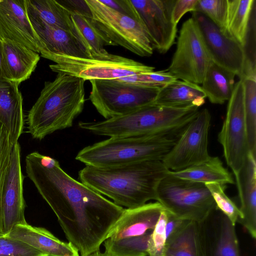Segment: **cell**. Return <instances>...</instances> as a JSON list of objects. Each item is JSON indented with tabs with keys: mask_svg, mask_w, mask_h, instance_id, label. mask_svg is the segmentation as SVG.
<instances>
[{
	"mask_svg": "<svg viewBox=\"0 0 256 256\" xmlns=\"http://www.w3.org/2000/svg\"><path fill=\"white\" fill-rule=\"evenodd\" d=\"M25 162L28 177L55 214L68 242L80 256L100 250L124 208L74 179L54 158L34 152Z\"/></svg>",
	"mask_w": 256,
	"mask_h": 256,
	"instance_id": "1",
	"label": "cell"
},
{
	"mask_svg": "<svg viewBox=\"0 0 256 256\" xmlns=\"http://www.w3.org/2000/svg\"><path fill=\"white\" fill-rule=\"evenodd\" d=\"M168 172L160 160L106 168L86 166L79 171L78 178L116 205L133 208L156 200L158 186Z\"/></svg>",
	"mask_w": 256,
	"mask_h": 256,
	"instance_id": "2",
	"label": "cell"
},
{
	"mask_svg": "<svg viewBox=\"0 0 256 256\" xmlns=\"http://www.w3.org/2000/svg\"><path fill=\"white\" fill-rule=\"evenodd\" d=\"M85 80L58 73L52 82H45L40 95L29 110L28 132L42 140L59 130L72 126L82 112Z\"/></svg>",
	"mask_w": 256,
	"mask_h": 256,
	"instance_id": "3",
	"label": "cell"
},
{
	"mask_svg": "<svg viewBox=\"0 0 256 256\" xmlns=\"http://www.w3.org/2000/svg\"><path fill=\"white\" fill-rule=\"evenodd\" d=\"M196 106L151 104L128 114L99 122H80V128L110 138L142 136L182 131L198 112Z\"/></svg>",
	"mask_w": 256,
	"mask_h": 256,
	"instance_id": "4",
	"label": "cell"
},
{
	"mask_svg": "<svg viewBox=\"0 0 256 256\" xmlns=\"http://www.w3.org/2000/svg\"><path fill=\"white\" fill-rule=\"evenodd\" d=\"M110 138L82 149L76 156L86 166L106 168L146 161H162L181 132Z\"/></svg>",
	"mask_w": 256,
	"mask_h": 256,
	"instance_id": "5",
	"label": "cell"
},
{
	"mask_svg": "<svg viewBox=\"0 0 256 256\" xmlns=\"http://www.w3.org/2000/svg\"><path fill=\"white\" fill-rule=\"evenodd\" d=\"M41 56L55 63L50 69L85 80H116L154 71V67L108 52L105 49L87 56H72L43 52Z\"/></svg>",
	"mask_w": 256,
	"mask_h": 256,
	"instance_id": "6",
	"label": "cell"
},
{
	"mask_svg": "<svg viewBox=\"0 0 256 256\" xmlns=\"http://www.w3.org/2000/svg\"><path fill=\"white\" fill-rule=\"evenodd\" d=\"M156 200L178 218L198 223L204 222L216 210L204 184L180 178L170 170L158 186Z\"/></svg>",
	"mask_w": 256,
	"mask_h": 256,
	"instance_id": "7",
	"label": "cell"
},
{
	"mask_svg": "<svg viewBox=\"0 0 256 256\" xmlns=\"http://www.w3.org/2000/svg\"><path fill=\"white\" fill-rule=\"evenodd\" d=\"M89 99L106 120L121 116L152 104L160 88L116 80L90 81Z\"/></svg>",
	"mask_w": 256,
	"mask_h": 256,
	"instance_id": "8",
	"label": "cell"
},
{
	"mask_svg": "<svg viewBox=\"0 0 256 256\" xmlns=\"http://www.w3.org/2000/svg\"><path fill=\"white\" fill-rule=\"evenodd\" d=\"M212 60L196 20L183 22L176 49L166 70L178 80L198 85L204 82Z\"/></svg>",
	"mask_w": 256,
	"mask_h": 256,
	"instance_id": "9",
	"label": "cell"
},
{
	"mask_svg": "<svg viewBox=\"0 0 256 256\" xmlns=\"http://www.w3.org/2000/svg\"><path fill=\"white\" fill-rule=\"evenodd\" d=\"M85 2L94 24L116 46L140 56L153 54L148 35L140 22L104 5L100 0Z\"/></svg>",
	"mask_w": 256,
	"mask_h": 256,
	"instance_id": "10",
	"label": "cell"
},
{
	"mask_svg": "<svg viewBox=\"0 0 256 256\" xmlns=\"http://www.w3.org/2000/svg\"><path fill=\"white\" fill-rule=\"evenodd\" d=\"M227 165L234 176L242 168L248 152L246 123L244 86L241 79L235 83L228 100L226 112L218 134Z\"/></svg>",
	"mask_w": 256,
	"mask_h": 256,
	"instance_id": "11",
	"label": "cell"
},
{
	"mask_svg": "<svg viewBox=\"0 0 256 256\" xmlns=\"http://www.w3.org/2000/svg\"><path fill=\"white\" fill-rule=\"evenodd\" d=\"M210 121V114L207 108L198 110L162 160L169 170H181L210 158L208 142Z\"/></svg>",
	"mask_w": 256,
	"mask_h": 256,
	"instance_id": "12",
	"label": "cell"
},
{
	"mask_svg": "<svg viewBox=\"0 0 256 256\" xmlns=\"http://www.w3.org/2000/svg\"><path fill=\"white\" fill-rule=\"evenodd\" d=\"M138 21L144 27L153 50L166 53L174 44L177 24L172 20V12L176 0H130Z\"/></svg>",
	"mask_w": 256,
	"mask_h": 256,
	"instance_id": "13",
	"label": "cell"
},
{
	"mask_svg": "<svg viewBox=\"0 0 256 256\" xmlns=\"http://www.w3.org/2000/svg\"><path fill=\"white\" fill-rule=\"evenodd\" d=\"M24 180L20 164V147L18 142L12 149L2 194L1 214L5 236L16 226L27 224L24 216Z\"/></svg>",
	"mask_w": 256,
	"mask_h": 256,
	"instance_id": "14",
	"label": "cell"
},
{
	"mask_svg": "<svg viewBox=\"0 0 256 256\" xmlns=\"http://www.w3.org/2000/svg\"><path fill=\"white\" fill-rule=\"evenodd\" d=\"M192 17L198 23L212 62L232 72L240 79L245 60L242 46L222 33L202 13L194 12Z\"/></svg>",
	"mask_w": 256,
	"mask_h": 256,
	"instance_id": "15",
	"label": "cell"
},
{
	"mask_svg": "<svg viewBox=\"0 0 256 256\" xmlns=\"http://www.w3.org/2000/svg\"><path fill=\"white\" fill-rule=\"evenodd\" d=\"M0 40L23 46L38 54L45 50L28 16L26 0H0Z\"/></svg>",
	"mask_w": 256,
	"mask_h": 256,
	"instance_id": "16",
	"label": "cell"
},
{
	"mask_svg": "<svg viewBox=\"0 0 256 256\" xmlns=\"http://www.w3.org/2000/svg\"><path fill=\"white\" fill-rule=\"evenodd\" d=\"M164 208L158 202L124 208L107 238L116 240L142 236L152 231Z\"/></svg>",
	"mask_w": 256,
	"mask_h": 256,
	"instance_id": "17",
	"label": "cell"
},
{
	"mask_svg": "<svg viewBox=\"0 0 256 256\" xmlns=\"http://www.w3.org/2000/svg\"><path fill=\"white\" fill-rule=\"evenodd\" d=\"M242 217L238 222L256 238V155L248 152L240 172L234 175Z\"/></svg>",
	"mask_w": 256,
	"mask_h": 256,
	"instance_id": "18",
	"label": "cell"
},
{
	"mask_svg": "<svg viewBox=\"0 0 256 256\" xmlns=\"http://www.w3.org/2000/svg\"><path fill=\"white\" fill-rule=\"evenodd\" d=\"M21 241L48 256H80L70 243L63 242L46 229L26 224L16 226L6 235Z\"/></svg>",
	"mask_w": 256,
	"mask_h": 256,
	"instance_id": "19",
	"label": "cell"
},
{
	"mask_svg": "<svg viewBox=\"0 0 256 256\" xmlns=\"http://www.w3.org/2000/svg\"><path fill=\"white\" fill-rule=\"evenodd\" d=\"M0 122L12 144L18 142L24 127L22 98L18 86L6 79L0 80Z\"/></svg>",
	"mask_w": 256,
	"mask_h": 256,
	"instance_id": "20",
	"label": "cell"
},
{
	"mask_svg": "<svg viewBox=\"0 0 256 256\" xmlns=\"http://www.w3.org/2000/svg\"><path fill=\"white\" fill-rule=\"evenodd\" d=\"M28 16L34 29L44 46L45 50L40 53L46 52L78 57L89 56L72 32L50 26L37 18Z\"/></svg>",
	"mask_w": 256,
	"mask_h": 256,
	"instance_id": "21",
	"label": "cell"
},
{
	"mask_svg": "<svg viewBox=\"0 0 256 256\" xmlns=\"http://www.w3.org/2000/svg\"><path fill=\"white\" fill-rule=\"evenodd\" d=\"M2 52L5 79L18 86L30 77L40 60L38 53L11 42H2Z\"/></svg>",
	"mask_w": 256,
	"mask_h": 256,
	"instance_id": "22",
	"label": "cell"
},
{
	"mask_svg": "<svg viewBox=\"0 0 256 256\" xmlns=\"http://www.w3.org/2000/svg\"><path fill=\"white\" fill-rule=\"evenodd\" d=\"M206 96L200 85L180 80L160 88L152 104L174 107L196 106L206 102Z\"/></svg>",
	"mask_w": 256,
	"mask_h": 256,
	"instance_id": "23",
	"label": "cell"
},
{
	"mask_svg": "<svg viewBox=\"0 0 256 256\" xmlns=\"http://www.w3.org/2000/svg\"><path fill=\"white\" fill-rule=\"evenodd\" d=\"M200 224L186 220L166 242L164 256H207Z\"/></svg>",
	"mask_w": 256,
	"mask_h": 256,
	"instance_id": "24",
	"label": "cell"
},
{
	"mask_svg": "<svg viewBox=\"0 0 256 256\" xmlns=\"http://www.w3.org/2000/svg\"><path fill=\"white\" fill-rule=\"evenodd\" d=\"M68 9L70 11L72 34L81 42L88 56L101 52L104 46H116L96 26L90 15Z\"/></svg>",
	"mask_w": 256,
	"mask_h": 256,
	"instance_id": "25",
	"label": "cell"
},
{
	"mask_svg": "<svg viewBox=\"0 0 256 256\" xmlns=\"http://www.w3.org/2000/svg\"><path fill=\"white\" fill-rule=\"evenodd\" d=\"M170 173L180 178L204 184L216 182L222 184H234L232 174L224 166L218 156H210L202 163Z\"/></svg>",
	"mask_w": 256,
	"mask_h": 256,
	"instance_id": "26",
	"label": "cell"
},
{
	"mask_svg": "<svg viewBox=\"0 0 256 256\" xmlns=\"http://www.w3.org/2000/svg\"><path fill=\"white\" fill-rule=\"evenodd\" d=\"M236 76L212 62L201 86L211 103L222 104L230 100L234 88Z\"/></svg>",
	"mask_w": 256,
	"mask_h": 256,
	"instance_id": "27",
	"label": "cell"
},
{
	"mask_svg": "<svg viewBox=\"0 0 256 256\" xmlns=\"http://www.w3.org/2000/svg\"><path fill=\"white\" fill-rule=\"evenodd\" d=\"M28 16L40 20L52 26L58 28L72 33L70 10L55 0H26Z\"/></svg>",
	"mask_w": 256,
	"mask_h": 256,
	"instance_id": "28",
	"label": "cell"
},
{
	"mask_svg": "<svg viewBox=\"0 0 256 256\" xmlns=\"http://www.w3.org/2000/svg\"><path fill=\"white\" fill-rule=\"evenodd\" d=\"M256 3V0H227L226 34L242 47Z\"/></svg>",
	"mask_w": 256,
	"mask_h": 256,
	"instance_id": "29",
	"label": "cell"
},
{
	"mask_svg": "<svg viewBox=\"0 0 256 256\" xmlns=\"http://www.w3.org/2000/svg\"><path fill=\"white\" fill-rule=\"evenodd\" d=\"M244 86V102L248 152L256 155V78L241 79Z\"/></svg>",
	"mask_w": 256,
	"mask_h": 256,
	"instance_id": "30",
	"label": "cell"
},
{
	"mask_svg": "<svg viewBox=\"0 0 256 256\" xmlns=\"http://www.w3.org/2000/svg\"><path fill=\"white\" fill-rule=\"evenodd\" d=\"M152 231L139 236L116 240L107 238L104 242V252L108 256H147Z\"/></svg>",
	"mask_w": 256,
	"mask_h": 256,
	"instance_id": "31",
	"label": "cell"
},
{
	"mask_svg": "<svg viewBox=\"0 0 256 256\" xmlns=\"http://www.w3.org/2000/svg\"><path fill=\"white\" fill-rule=\"evenodd\" d=\"M220 218L218 236L212 256H240L235 226L222 212Z\"/></svg>",
	"mask_w": 256,
	"mask_h": 256,
	"instance_id": "32",
	"label": "cell"
},
{
	"mask_svg": "<svg viewBox=\"0 0 256 256\" xmlns=\"http://www.w3.org/2000/svg\"><path fill=\"white\" fill-rule=\"evenodd\" d=\"M210 192L217 210H219L235 226L236 222L242 217L239 208L226 194V185L216 182L204 184Z\"/></svg>",
	"mask_w": 256,
	"mask_h": 256,
	"instance_id": "33",
	"label": "cell"
},
{
	"mask_svg": "<svg viewBox=\"0 0 256 256\" xmlns=\"http://www.w3.org/2000/svg\"><path fill=\"white\" fill-rule=\"evenodd\" d=\"M227 10V0H198L196 6V12L204 15L226 36Z\"/></svg>",
	"mask_w": 256,
	"mask_h": 256,
	"instance_id": "34",
	"label": "cell"
},
{
	"mask_svg": "<svg viewBox=\"0 0 256 256\" xmlns=\"http://www.w3.org/2000/svg\"><path fill=\"white\" fill-rule=\"evenodd\" d=\"M256 10L254 4L243 48L244 53V73L240 79L246 77L256 78Z\"/></svg>",
	"mask_w": 256,
	"mask_h": 256,
	"instance_id": "35",
	"label": "cell"
},
{
	"mask_svg": "<svg viewBox=\"0 0 256 256\" xmlns=\"http://www.w3.org/2000/svg\"><path fill=\"white\" fill-rule=\"evenodd\" d=\"M116 80L142 86L162 88L178 79L166 70L136 74Z\"/></svg>",
	"mask_w": 256,
	"mask_h": 256,
	"instance_id": "36",
	"label": "cell"
},
{
	"mask_svg": "<svg viewBox=\"0 0 256 256\" xmlns=\"http://www.w3.org/2000/svg\"><path fill=\"white\" fill-rule=\"evenodd\" d=\"M12 146L9 133L0 122V236H5L2 218L1 200L4 180Z\"/></svg>",
	"mask_w": 256,
	"mask_h": 256,
	"instance_id": "37",
	"label": "cell"
},
{
	"mask_svg": "<svg viewBox=\"0 0 256 256\" xmlns=\"http://www.w3.org/2000/svg\"><path fill=\"white\" fill-rule=\"evenodd\" d=\"M167 213L164 209L152 231L148 244V256H164L166 248Z\"/></svg>",
	"mask_w": 256,
	"mask_h": 256,
	"instance_id": "38",
	"label": "cell"
},
{
	"mask_svg": "<svg viewBox=\"0 0 256 256\" xmlns=\"http://www.w3.org/2000/svg\"><path fill=\"white\" fill-rule=\"evenodd\" d=\"M45 256L47 255L21 241L8 236H0V256Z\"/></svg>",
	"mask_w": 256,
	"mask_h": 256,
	"instance_id": "39",
	"label": "cell"
},
{
	"mask_svg": "<svg viewBox=\"0 0 256 256\" xmlns=\"http://www.w3.org/2000/svg\"><path fill=\"white\" fill-rule=\"evenodd\" d=\"M100 0L104 5L120 13L128 16L138 21V16L136 10L131 4L130 0Z\"/></svg>",
	"mask_w": 256,
	"mask_h": 256,
	"instance_id": "40",
	"label": "cell"
},
{
	"mask_svg": "<svg viewBox=\"0 0 256 256\" xmlns=\"http://www.w3.org/2000/svg\"><path fill=\"white\" fill-rule=\"evenodd\" d=\"M198 0H176L172 9V18L173 22L176 24L188 12H196Z\"/></svg>",
	"mask_w": 256,
	"mask_h": 256,
	"instance_id": "41",
	"label": "cell"
},
{
	"mask_svg": "<svg viewBox=\"0 0 256 256\" xmlns=\"http://www.w3.org/2000/svg\"><path fill=\"white\" fill-rule=\"evenodd\" d=\"M167 221L166 226V242L182 226L186 220L180 219L166 211Z\"/></svg>",
	"mask_w": 256,
	"mask_h": 256,
	"instance_id": "42",
	"label": "cell"
},
{
	"mask_svg": "<svg viewBox=\"0 0 256 256\" xmlns=\"http://www.w3.org/2000/svg\"><path fill=\"white\" fill-rule=\"evenodd\" d=\"M5 79L2 52V42L0 40V80Z\"/></svg>",
	"mask_w": 256,
	"mask_h": 256,
	"instance_id": "43",
	"label": "cell"
},
{
	"mask_svg": "<svg viewBox=\"0 0 256 256\" xmlns=\"http://www.w3.org/2000/svg\"><path fill=\"white\" fill-rule=\"evenodd\" d=\"M87 256H108L104 252H101L100 250L92 253Z\"/></svg>",
	"mask_w": 256,
	"mask_h": 256,
	"instance_id": "44",
	"label": "cell"
},
{
	"mask_svg": "<svg viewBox=\"0 0 256 256\" xmlns=\"http://www.w3.org/2000/svg\"></svg>",
	"mask_w": 256,
	"mask_h": 256,
	"instance_id": "45",
	"label": "cell"
}]
</instances>
